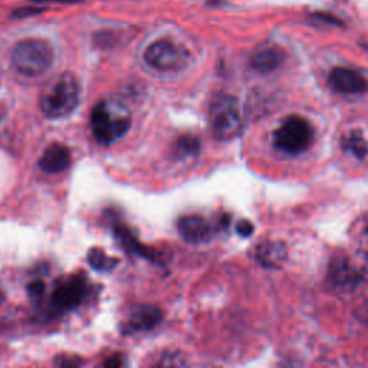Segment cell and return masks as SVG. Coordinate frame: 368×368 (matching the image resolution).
Instances as JSON below:
<instances>
[{
    "mask_svg": "<svg viewBox=\"0 0 368 368\" xmlns=\"http://www.w3.org/2000/svg\"><path fill=\"white\" fill-rule=\"evenodd\" d=\"M80 102V85L71 72L59 75L40 98L42 112L53 119L70 115Z\"/></svg>",
    "mask_w": 368,
    "mask_h": 368,
    "instance_id": "6da1fadb",
    "label": "cell"
},
{
    "mask_svg": "<svg viewBox=\"0 0 368 368\" xmlns=\"http://www.w3.org/2000/svg\"><path fill=\"white\" fill-rule=\"evenodd\" d=\"M53 49L43 39H23L13 48L12 64L26 77H39L49 71L53 64Z\"/></svg>",
    "mask_w": 368,
    "mask_h": 368,
    "instance_id": "7a4b0ae2",
    "label": "cell"
},
{
    "mask_svg": "<svg viewBox=\"0 0 368 368\" xmlns=\"http://www.w3.org/2000/svg\"><path fill=\"white\" fill-rule=\"evenodd\" d=\"M209 121L215 137L220 140L234 139L243 127L239 101L229 94L216 95L210 104Z\"/></svg>",
    "mask_w": 368,
    "mask_h": 368,
    "instance_id": "3957f363",
    "label": "cell"
},
{
    "mask_svg": "<svg viewBox=\"0 0 368 368\" xmlns=\"http://www.w3.org/2000/svg\"><path fill=\"white\" fill-rule=\"evenodd\" d=\"M144 60L148 67L160 72H177L189 65L190 53L181 45L163 39L147 46Z\"/></svg>",
    "mask_w": 368,
    "mask_h": 368,
    "instance_id": "277c9868",
    "label": "cell"
},
{
    "mask_svg": "<svg viewBox=\"0 0 368 368\" xmlns=\"http://www.w3.org/2000/svg\"><path fill=\"white\" fill-rule=\"evenodd\" d=\"M131 126L127 117H115L109 105L104 101L98 102L91 112V129L101 144H112L124 136Z\"/></svg>",
    "mask_w": 368,
    "mask_h": 368,
    "instance_id": "5b68a950",
    "label": "cell"
},
{
    "mask_svg": "<svg viewBox=\"0 0 368 368\" xmlns=\"http://www.w3.org/2000/svg\"><path fill=\"white\" fill-rule=\"evenodd\" d=\"M313 141V129L308 121L302 117H288L282 126L275 131V146L289 154H296L308 148Z\"/></svg>",
    "mask_w": 368,
    "mask_h": 368,
    "instance_id": "8992f818",
    "label": "cell"
},
{
    "mask_svg": "<svg viewBox=\"0 0 368 368\" xmlns=\"http://www.w3.org/2000/svg\"><path fill=\"white\" fill-rule=\"evenodd\" d=\"M85 293V281L78 276H71L60 282L52 292V306L56 311H71L82 303Z\"/></svg>",
    "mask_w": 368,
    "mask_h": 368,
    "instance_id": "52a82bcc",
    "label": "cell"
},
{
    "mask_svg": "<svg viewBox=\"0 0 368 368\" xmlns=\"http://www.w3.org/2000/svg\"><path fill=\"white\" fill-rule=\"evenodd\" d=\"M178 234L192 244H202L207 243L213 237V227L212 224L199 215H189L183 216L177 222Z\"/></svg>",
    "mask_w": 368,
    "mask_h": 368,
    "instance_id": "ba28073f",
    "label": "cell"
},
{
    "mask_svg": "<svg viewBox=\"0 0 368 368\" xmlns=\"http://www.w3.org/2000/svg\"><path fill=\"white\" fill-rule=\"evenodd\" d=\"M163 320V313L156 305L140 303L133 306L129 314V320L122 327L126 334L136 331H148L154 328Z\"/></svg>",
    "mask_w": 368,
    "mask_h": 368,
    "instance_id": "9c48e42d",
    "label": "cell"
},
{
    "mask_svg": "<svg viewBox=\"0 0 368 368\" xmlns=\"http://www.w3.org/2000/svg\"><path fill=\"white\" fill-rule=\"evenodd\" d=\"M330 85L342 94H359L368 90V82L361 74L344 67L331 71Z\"/></svg>",
    "mask_w": 368,
    "mask_h": 368,
    "instance_id": "30bf717a",
    "label": "cell"
},
{
    "mask_svg": "<svg viewBox=\"0 0 368 368\" xmlns=\"http://www.w3.org/2000/svg\"><path fill=\"white\" fill-rule=\"evenodd\" d=\"M71 151L65 144H50L39 160V168L48 174H58L68 170L71 166Z\"/></svg>",
    "mask_w": 368,
    "mask_h": 368,
    "instance_id": "8fae6325",
    "label": "cell"
},
{
    "mask_svg": "<svg viewBox=\"0 0 368 368\" xmlns=\"http://www.w3.org/2000/svg\"><path fill=\"white\" fill-rule=\"evenodd\" d=\"M286 247L282 242H262L255 248V259L265 268H276L286 259Z\"/></svg>",
    "mask_w": 368,
    "mask_h": 368,
    "instance_id": "7c38bea8",
    "label": "cell"
},
{
    "mask_svg": "<svg viewBox=\"0 0 368 368\" xmlns=\"http://www.w3.org/2000/svg\"><path fill=\"white\" fill-rule=\"evenodd\" d=\"M114 233H115V237L118 239V242L122 244V248H124L129 254H134V255H139V256H143L148 261H153V262H158V254L147 247H144V244H141L139 242V239L122 224H117L114 227Z\"/></svg>",
    "mask_w": 368,
    "mask_h": 368,
    "instance_id": "4fadbf2b",
    "label": "cell"
},
{
    "mask_svg": "<svg viewBox=\"0 0 368 368\" xmlns=\"http://www.w3.org/2000/svg\"><path fill=\"white\" fill-rule=\"evenodd\" d=\"M283 59L285 53L281 48L274 45H264L254 52L251 64L259 72H269L275 70Z\"/></svg>",
    "mask_w": 368,
    "mask_h": 368,
    "instance_id": "5bb4252c",
    "label": "cell"
},
{
    "mask_svg": "<svg viewBox=\"0 0 368 368\" xmlns=\"http://www.w3.org/2000/svg\"><path fill=\"white\" fill-rule=\"evenodd\" d=\"M330 276L334 281V283L341 286L354 285L357 282V274L352 271V268L347 264L345 259H335L331 265Z\"/></svg>",
    "mask_w": 368,
    "mask_h": 368,
    "instance_id": "9a60e30c",
    "label": "cell"
},
{
    "mask_svg": "<svg viewBox=\"0 0 368 368\" xmlns=\"http://www.w3.org/2000/svg\"><path fill=\"white\" fill-rule=\"evenodd\" d=\"M88 262L92 269L98 272H109L118 265V259L108 256L102 249L94 248L88 254Z\"/></svg>",
    "mask_w": 368,
    "mask_h": 368,
    "instance_id": "2e32d148",
    "label": "cell"
},
{
    "mask_svg": "<svg viewBox=\"0 0 368 368\" xmlns=\"http://www.w3.org/2000/svg\"><path fill=\"white\" fill-rule=\"evenodd\" d=\"M199 148H200L199 140H197L196 137H192V136L181 137V139L175 143V146H174L175 156H180V157L197 154V153H199Z\"/></svg>",
    "mask_w": 368,
    "mask_h": 368,
    "instance_id": "e0dca14e",
    "label": "cell"
},
{
    "mask_svg": "<svg viewBox=\"0 0 368 368\" xmlns=\"http://www.w3.org/2000/svg\"><path fill=\"white\" fill-rule=\"evenodd\" d=\"M183 358L178 352H166L161 359L154 365V368H180Z\"/></svg>",
    "mask_w": 368,
    "mask_h": 368,
    "instance_id": "ac0fdd59",
    "label": "cell"
},
{
    "mask_svg": "<svg viewBox=\"0 0 368 368\" xmlns=\"http://www.w3.org/2000/svg\"><path fill=\"white\" fill-rule=\"evenodd\" d=\"M347 150H350L351 153H354L355 156L358 157H364L365 153H367V147H365V143L359 139V136H351V137H347V140L344 141Z\"/></svg>",
    "mask_w": 368,
    "mask_h": 368,
    "instance_id": "d6986e66",
    "label": "cell"
},
{
    "mask_svg": "<svg viewBox=\"0 0 368 368\" xmlns=\"http://www.w3.org/2000/svg\"><path fill=\"white\" fill-rule=\"evenodd\" d=\"M45 283L42 281H33L28 285V293L31 296V299L33 301H42L43 295H45Z\"/></svg>",
    "mask_w": 368,
    "mask_h": 368,
    "instance_id": "ffe728a7",
    "label": "cell"
},
{
    "mask_svg": "<svg viewBox=\"0 0 368 368\" xmlns=\"http://www.w3.org/2000/svg\"><path fill=\"white\" fill-rule=\"evenodd\" d=\"M82 365V359L77 355H68V357H63L59 364V368H81Z\"/></svg>",
    "mask_w": 368,
    "mask_h": 368,
    "instance_id": "44dd1931",
    "label": "cell"
},
{
    "mask_svg": "<svg viewBox=\"0 0 368 368\" xmlns=\"http://www.w3.org/2000/svg\"><path fill=\"white\" fill-rule=\"evenodd\" d=\"M236 232L243 237H249L254 233V224L248 220H240L236 224Z\"/></svg>",
    "mask_w": 368,
    "mask_h": 368,
    "instance_id": "7402d4cb",
    "label": "cell"
},
{
    "mask_svg": "<svg viewBox=\"0 0 368 368\" xmlns=\"http://www.w3.org/2000/svg\"><path fill=\"white\" fill-rule=\"evenodd\" d=\"M122 364H124V358H122V355L114 354L104 361V368H122Z\"/></svg>",
    "mask_w": 368,
    "mask_h": 368,
    "instance_id": "603a6c76",
    "label": "cell"
},
{
    "mask_svg": "<svg viewBox=\"0 0 368 368\" xmlns=\"http://www.w3.org/2000/svg\"><path fill=\"white\" fill-rule=\"evenodd\" d=\"M2 298H4V295H2V292H0V301H2Z\"/></svg>",
    "mask_w": 368,
    "mask_h": 368,
    "instance_id": "cb8c5ba5",
    "label": "cell"
}]
</instances>
